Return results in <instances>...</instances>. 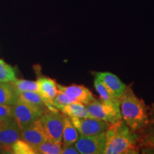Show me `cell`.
I'll return each mask as SVG.
<instances>
[{"label": "cell", "mask_w": 154, "mask_h": 154, "mask_svg": "<svg viewBox=\"0 0 154 154\" xmlns=\"http://www.w3.org/2000/svg\"><path fill=\"white\" fill-rule=\"evenodd\" d=\"M106 147L103 154H136L138 153L140 138L124 121L110 124L105 132Z\"/></svg>", "instance_id": "cell-1"}, {"label": "cell", "mask_w": 154, "mask_h": 154, "mask_svg": "<svg viewBox=\"0 0 154 154\" xmlns=\"http://www.w3.org/2000/svg\"><path fill=\"white\" fill-rule=\"evenodd\" d=\"M119 101L122 120L132 131L137 132L148 126L149 119L147 108L131 88L127 86Z\"/></svg>", "instance_id": "cell-2"}, {"label": "cell", "mask_w": 154, "mask_h": 154, "mask_svg": "<svg viewBox=\"0 0 154 154\" xmlns=\"http://www.w3.org/2000/svg\"><path fill=\"white\" fill-rule=\"evenodd\" d=\"M64 116L60 111L54 112L46 109L43 115L40 117L48 141L62 144Z\"/></svg>", "instance_id": "cell-3"}, {"label": "cell", "mask_w": 154, "mask_h": 154, "mask_svg": "<svg viewBox=\"0 0 154 154\" xmlns=\"http://www.w3.org/2000/svg\"><path fill=\"white\" fill-rule=\"evenodd\" d=\"M90 117L106 121L109 124H114L122 119L120 105L110 104L94 99L86 105Z\"/></svg>", "instance_id": "cell-4"}, {"label": "cell", "mask_w": 154, "mask_h": 154, "mask_svg": "<svg viewBox=\"0 0 154 154\" xmlns=\"http://www.w3.org/2000/svg\"><path fill=\"white\" fill-rule=\"evenodd\" d=\"M44 112V109L18 100L14 105L13 118L22 131L34 121L39 119Z\"/></svg>", "instance_id": "cell-5"}, {"label": "cell", "mask_w": 154, "mask_h": 154, "mask_svg": "<svg viewBox=\"0 0 154 154\" xmlns=\"http://www.w3.org/2000/svg\"><path fill=\"white\" fill-rule=\"evenodd\" d=\"M73 124L82 136H90L106 132L111 124L99 119L86 117V118H70Z\"/></svg>", "instance_id": "cell-6"}, {"label": "cell", "mask_w": 154, "mask_h": 154, "mask_svg": "<svg viewBox=\"0 0 154 154\" xmlns=\"http://www.w3.org/2000/svg\"><path fill=\"white\" fill-rule=\"evenodd\" d=\"M82 154H103L106 147L105 132L90 136H82L74 143Z\"/></svg>", "instance_id": "cell-7"}, {"label": "cell", "mask_w": 154, "mask_h": 154, "mask_svg": "<svg viewBox=\"0 0 154 154\" xmlns=\"http://www.w3.org/2000/svg\"><path fill=\"white\" fill-rule=\"evenodd\" d=\"M21 134L22 139L27 142L34 149L44 142L48 141L47 136L40 118L22 131Z\"/></svg>", "instance_id": "cell-8"}, {"label": "cell", "mask_w": 154, "mask_h": 154, "mask_svg": "<svg viewBox=\"0 0 154 154\" xmlns=\"http://www.w3.org/2000/svg\"><path fill=\"white\" fill-rule=\"evenodd\" d=\"M57 86L59 91L66 94L73 101L81 102L86 106L96 99L92 92L83 85L72 84L70 86H65L57 84Z\"/></svg>", "instance_id": "cell-9"}, {"label": "cell", "mask_w": 154, "mask_h": 154, "mask_svg": "<svg viewBox=\"0 0 154 154\" xmlns=\"http://www.w3.org/2000/svg\"><path fill=\"white\" fill-rule=\"evenodd\" d=\"M95 78L99 80L113 96L120 99L127 87L116 75L110 72H96Z\"/></svg>", "instance_id": "cell-10"}, {"label": "cell", "mask_w": 154, "mask_h": 154, "mask_svg": "<svg viewBox=\"0 0 154 154\" xmlns=\"http://www.w3.org/2000/svg\"><path fill=\"white\" fill-rule=\"evenodd\" d=\"M38 93L41 95L45 103H52L53 99L59 92L57 82L49 77L40 76L37 78Z\"/></svg>", "instance_id": "cell-11"}, {"label": "cell", "mask_w": 154, "mask_h": 154, "mask_svg": "<svg viewBox=\"0 0 154 154\" xmlns=\"http://www.w3.org/2000/svg\"><path fill=\"white\" fill-rule=\"evenodd\" d=\"M79 138V133L73 124L70 117L64 116V124H63L62 145H72L76 142Z\"/></svg>", "instance_id": "cell-12"}, {"label": "cell", "mask_w": 154, "mask_h": 154, "mask_svg": "<svg viewBox=\"0 0 154 154\" xmlns=\"http://www.w3.org/2000/svg\"><path fill=\"white\" fill-rule=\"evenodd\" d=\"M19 99V94L9 82H0V104L14 106Z\"/></svg>", "instance_id": "cell-13"}, {"label": "cell", "mask_w": 154, "mask_h": 154, "mask_svg": "<svg viewBox=\"0 0 154 154\" xmlns=\"http://www.w3.org/2000/svg\"><path fill=\"white\" fill-rule=\"evenodd\" d=\"M63 114L72 118H86L90 117L86 106L79 101H73L66 106L61 111Z\"/></svg>", "instance_id": "cell-14"}, {"label": "cell", "mask_w": 154, "mask_h": 154, "mask_svg": "<svg viewBox=\"0 0 154 154\" xmlns=\"http://www.w3.org/2000/svg\"><path fill=\"white\" fill-rule=\"evenodd\" d=\"M94 88L96 91L99 94L100 97V101L103 102V103H110V104L114 105H120V101L119 99L113 96L110 92L106 89V88L103 86V84L95 78L94 80Z\"/></svg>", "instance_id": "cell-15"}, {"label": "cell", "mask_w": 154, "mask_h": 154, "mask_svg": "<svg viewBox=\"0 0 154 154\" xmlns=\"http://www.w3.org/2000/svg\"><path fill=\"white\" fill-rule=\"evenodd\" d=\"M19 101H22L26 103L33 105L34 106L38 107L40 109L46 110L45 102L42 99V97L38 92L36 91H26L22 92L19 94Z\"/></svg>", "instance_id": "cell-16"}, {"label": "cell", "mask_w": 154, "mask_h": 154, "mask_svg": "<svg viewBox=\"0 0 154 154\" xmlns=\"http://www.w3.org/2000/svg\"><path fill=\"white\" fill-rule=\"evenodd\" d=\"M14 87L15 91L19 94L22 92L26 91H36L38 92L37 82L25 79H14L11 82H9Z\"/></svg>", "instance_id": "cell-17"}, {"label": "cell", "mask_w": 154, "mask_h": 154, "mask_svg": "<svg viewBox=\"0 0 154 154\" xmlns=\"http://www.w3.org/2000/svg\"><path fill=\"white\" fill-rule=\"evenodd\" d=\"M62 144L45 141L34 148L36 153L39 154H61Z\"/></svg>", "instance_id": "cell-18"}, {"label": "cell", "mask_w": 154, "mask_h": 154, "mask_svg": "<svg viewBox=\"0 0 154 154\" xmlns=\"http://www.w3.org/2000/svg\"><path fill=\"white\" fill-rule=\"evenodd\" d=\"M14 79L16 74L14 68L0 59V82H10Z\"/></svg>", "instance_id": "cell-19"}, {"label": "cell", "mask_w": 154, "mask_h": 154, "mask_svg": "<svg viewBox=\"0 0 154 154\" xmlns=\"http://www.w3.org/2000/svg\"><path fill=\"white\" fill-rule=\"evenodd\" d=\"M12 152L15 154H36L34 148L21 138L13 144Z\"/></svg>", "instance_id": "cell-20"}, {"label": "cell", "mask_w": 154, "mask_h": 154, "mask_svg": "<svg viewBox=\"0 0 154 154\" xmlns=\"http://www.w3.org/2000/svg\"><path fill=\"white\" fill-rule=\"evenodd\" d=\"M139 144L147 149L154 150V126L149 128L143 137L140 139Z\"/></svg>", "instance_id": "cell-21"}, {"label": "cell", "mask_w": 154, "mask_h": 154, "mask_svg": "<svg viewBox=\"0 0 154 154\" xmlns=\"http://www.w3.org/2000/svg\"><path fill=\"white\" fill-rule=\"evenodd\" d=\"M72 102H73L72 100L69 99L66 94L61 91H59L57 96L54 97V99H53L52 103L59 111H61L63 108L70 103H72Z\"/></svg>", "instance_id": "cell-22"}, {"label": "cell", "mask_w": 154, "mask_h": 154, "mask_svg": "<svg viewBox=\"0 0 154 154\" xmlns=\"http://www.w3.org/2000/svg\"><path fill=\"white\" fill-rule=\"evenodd\" d=\"M14 106L0 104V118H13Z\"/></svg>", "instance_id": "cell-23"}, {"label": "cell", "mask_w": 154, "mask_h": 154, "mask_svg": "<svg viewBox=\"0 0 154 154\" xmlns=\"http://www.w3.org/2000/svg\"><path fill=\"white\" fill-rule=\"evenodd\" d=\"M61 153L62 154H79L78 150L75 147L74 144L72 145H67L63 146L62 145V150H61Z\"/></svg>", "instance_id": "cell-24"}, {"label": "cell", "mask_w": 154, "mask_h": 154, "mask_svg": "<svg viewBox=\"0 0 154 154\" xmlns=\"http://www.w3.org/2000/svg\"><path fill=\"white\" fill-rule=\"evenodd\" d=\"M6 152L5 151V150L2 149V148H0V153H5Z\"/></svg>", "instance_id": "cell-25"}, {"label": "cell", "mask_w": 154, "mask_h": 154, "mask_svg": "<svg viewBox=\"0 0 154 154\" xmlns=\"http://www.w3.org/2000/svg\"><path fill=\"white\" fill-rule=\"evenodd\" d=\"M153 119H154V107H153Z\"/></svg>", "instance_id": "cell-26"}]
</instances>
